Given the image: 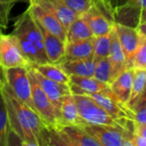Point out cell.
I'll list each match as a JSON object with an SVG mask.
<instances>
[{
  "mask_svg": "<svg viewBox=\"0 0 146 146\" xmlns=\"http://www.w3.org/2000/svg\"><path fill=\"white\" fill-rule=\"evenodd\" d=\"M0 3H16L15 0H0Z\"/></svg>",
  "mask_w": 146,
  "mask_h": 146,
  "instance_id": "obj_31",
  "label": "cell"
},
{
  "mask_svg": "<svg viewBox=\"0 0 146 146\" xmlns=\"http://www.w3.org/2000/svg\"><path fill=\"white\" fill-rule=\"evenodd\" d=\"M73 96L76 103L79 114L86 123L112 126L126 131L133 132V121L115 119L87 95L73 94Z\"/></svg>",
  "mask_w": 146,
  "mask_h": 146,
  "instance_id": "obj_3",
  "label": "cell"
},
{
  "mask_svg": "<svg viewBox=\"0 0 146 146\" xmlns=\"http://www.w3.org/2000/svg\"><path fill=\"white\" fill-rule=\"evenodd\" d=\"M30 68L33 72V76L38 81V85L42 88V90L47 95V97L51 101L53 105L56 108V110L60 112V108H61V104H62L63 98L66 95H68L71 93L70 86L68 84L59 83V82L49 80L44 77L39 73H38L33 68L30 67Z\"/></svg>",
  "mask_w": 146,
  "mask_h": 146,
  "instance_id": "obj_13",
  "label": "cell"
},
{
  "mask_svg": "<svg viewBox=\"0 0 146 146\" xmlns=\"http://www.w3.org/2000/svg\"><path fill=\"white\" fill-rule=\"evenodd\" d=\"M94 36L90 27H88L84 18L80 15L73 21L66 32V43L80 39L90 38Z\"/></svg>",
  "mask_w": 146,
  "mask_h": 146,
  "instance_id": "obj_22",
  "label": "cell"
},
{
  "mask_svg": "<svg viewBox=\"0 0 146 146\" xmlns=\"http://www.w3.org/2000/svg\"><path fill=\"white\" fill-rule=\"evenodd\" d=\"M28 75L31 82L32 99L37 114L50 129H55L62 125L61 113L42 90L30 68H28Z\"/></svg>",
  "mask_w": 146,
  "mask_h": 146,
  "instance_id": "obj_5",
  "label": "cell"
},
{
  "mask_svg": "<svg viewBox=\"0 0 146 146\" xmlns=\"http://www.w3.org/2000/svg\"><path fill=\"white\" fill-rule=\"evenodd\" d=\"M110 33L94 37L93 41V60L95 62L102 59L106 58L109 56L110 52Z\"/></svg>",
  "mask_w": 146,
  "mask_h": 146,
  "instance_id": "obj_27",
  "label": "cell"
},
{
  "mask_svg": "<svg viewBox=\"0 0 146 146\" xmlns=\"http://www.w3.org/2000/svg\"><path fill=\"white\" fill-rule=\"evenodd\" d=\"M50 145L100 146L82 127L61 125L50 129Z\"/></svg>",
  "mask_w": 146,
  "mask_h": 146,
  "instance_id": "obj_8",
  "label": "cell"
},
{
  "mask_svg": "<svg viewBox=\"0 0 146 146\" xmlns=\"http://www.w3.org/2000/svg\"><path fill=\"white\" fill-rule=\"evenodd\" d=\"M27 9L48 32L60 38L63 43H66V32L61 22L51 12L32 1H29Z\"/></svg>",
  "mask_w": 146,
  "mask_h": 146,
  "instance_id": "obj_12",
  "label": "cell"
},
{
  "mask_svg": "<svg viewBox=\"0 0 146 146\" xmlns=\"http://www.w3.org/2000/svg\"><path fill=\"white\" fill-rule=\"evenodd\" d=\"M146 69L134 68L133 69V86L130 93V97L127 105L132 109L133 104L139 100V98L145 92Z\"/></svg>",
  "mask_w": 146,
  "mask_h": 146,
  "instance_id": "obj_25",
  "label": "cell"
},
{
  "mask_svg": "<svg viewBox=\"0 0 146 146\" xmlns=\"http://www.w3.org/2000/svg\"><path fill=\"white\" fill-rule=\"evenodd\" d=\"M84 130L100 146H133V133L112 126L85 124Z\"/></svg>",
  "mask_w": 146,
  "mask_h": 146,
  "instance_id": "obj_6",
  "label": "cell"
},
{
  "mask_svg": "<svg viewBox=\"0 0 146 146\" xmlns=\"http://www.w3.org/2000/svg\"><path fill=\"white\" fill-rule=\"evenodd\" d=\"M110 46L108 60L111 65L114 77L115 78L121 71H122L125 68H127V63H126L123 50L121 49L116 32L114 27L110 33Z\"/></svg>",
  "mask_w": 146,
  "mask_h": 146,
  "instance_id": "obj_21",
  "label": "cell"
},
{
  "mask_svg": "<svg viewBox=\"0 0 146 146\" xmlns=\"http://www.w3.org/2000/svg\"><path fill=\"white\" fill-rule=\"evenodd\" d=\"M67 7L77 15H82L90 7L92 0H61Z\"/></svg>",
  "mask_w": 146,
  "mask_h": 146,
  "instance_id": "obj_29",
  "label": "cell"
},
{
  "mask_svg": "<svg viewBox=\"0 0 146 146\" xmlns=\"http://www.w3.org/2000/svg\"><path fill=\"white\" fill-rule=\"evenodd\" d=\"M70 89L72 94H92L104 91L109 85L101 82L94 77L70 75Z\"/></svg>",
  "mask_w": 146,
  "mask_h": 146,
  "instance_id": "obj_17",
  "label": "cell"
},
{
  "mask_svg": "<svg viewBox=\"0 0 146 146\" xmlns=\"http://www.w3.org/2000/svg\"><path fill=\"white\" fill-rule=\"evenodd\" d=\"M60 113L62 125L83 127L86 124L79 114L78 108L72 93L66 95L63 98L60 108Z\"/></svg>",
  "mask_w": 146,
  "mask_h": 146,
  "instance_id": "obj_20",
  "label": "cell"
},
{
  "mask_svg": "<svg viewBox=\"0 0 146 146\" xmlns=\"http://www.w3.org/2000/svg\"><path fill=\"white\" fill-rule=\"evenodd\" d=\"M11 33L16 38L31 66L50 62L45 54L40 29L28 9L16 18Z\"/></svg>",
  "mask_w": 146,
  "mask_h": 146,
  "instance_id": "obj_2",
  "label": "cell"
},
{
  "mask_svg": "<svg viewBox=\"0 0 146 146\" xmlns=\"http://www.w3.org/2000/svg\"><path fill=\"white\" fill-rule=\"evenodd\" d=\"M68 76H86L93 77L95 69V61L93 57L87 59L62 60L57 64Z\"/></svg>",
  "mask_w": 146,
  "mask_h": 146,
  "instance_id": "obj_19",
  "label": "cell"
},
{
  "mask_svg": "<svg viewBox=\"0 0 146 146\" xmlns=\"http://www.w3.org/2000/svg\"><path fill=\"white\" fill-rule=\"evenodd\" d=\"M98 104H99L105 111L117 120L134 121L133 111L125 104L121 103L108 87L99 92L88 94Z\"/></svg>",
  "mask_w": 146,
  "mask_h": 146,
  "instance_id": "obj_10",
  "label": "cell"
},
{
  "mask_svg": "<svg viewBox=\"0 0 146 146\" xmlns=\"http://www.w3.org/2000/svg\"><path fill=\"white\" fill-rule=\"evenodd\" d=\"M112 7L115 23L137 27L146 15L145 0H106Z\"/></svg>",
  "mask_w": 146,
  "mask_h": 146,
  "instance_id": "obj_7",
  "label": "cell"
},
{
  "mask_svg": "<svg viewBox=\"0 0 146 146\" xmlns=\"http://www.w3.org/2000/svg\"><path fill=\"white\" fill-rule=\"evenodd\" d=\"M15 139L17 140V139L15 137V135L13 134L10 129L6 105L0 93V146L11 145H13L12 140ZM17 142L20 145L18 140ZM15 144L17 145L15 140Z\"/></svg>",
  "mask_w": 146,
  "mask_h": 146,
  "instance_id": "obj_24",
  "label": "cell"
},
{
  "mask_svg": "<svg viewBox=\"0 0 146 146\" xmlns=\"http://www.w3.org/2000/svg\"><path fill=\"white\" fill-rule=\"evenodd\" d=\"M93 77L98 80L106 83L108 85L115 79L113 70L108 60V57L102 58L95 62V69H94Z\"/></svg>",
  "mask_w": 146,
  "mask_h": 146,
  "instance_id": "obj_26",
  "label": "cell"
},
{
  "mask_svg": "<svg viewBox=\"0 0 146 146\" xmlns=\"http://www.w3.org/2000/svg\"><path fill=\"white\" fill-rule=\"evenodd\" d=\"M129 68L146 69V39H143L135 53L133 54L129 64Z\"/></svg>",
  "mask_w": 146,
  "mask_h": 146,
  "instance_id": "obj_28",
  "label": "cell"
},
{
  "mask_svg": "<svg viewBox=\"0 0 146 146\" xmlns=\"http://www.w3.org/2000/svg\"><path fill=\"white\" fill-rule=\"evenodd\" d=\"M80 15L94 37L110 33L115 25L113 9L106 0H92L88 9Z\"/></svg>",
  "mask_w": 146,
  "mask_h": 146,
  "instance_id": "obj_4",
  "label": "cell"
},
{
  "mask_svg": "<svg viewBox=\"0 0 146 146\" xmlns=\"http://www.w3.org/2000/svg\"><path fill=\"white\" fill-rule=\"evenodd\" d=\"M0 93L6 105L10 129L20 145H50V129L39 115L20 103L1 83Z\"/></svg>",
  "mask_w": 146,
  "mask_h": 146,
  "instance_id": "obj_1",
  "label": "cell"
},
{
  "mask_svg": "<svg viewBox=\"0 0 146 146\" xmlns=\"http://www.w3.org/2000/svg\"><path fill=\"white\" fill-rule=\"evenodd\" d=\"M0 67L30 68L31 63L22 52L16 38L12 34L0 33Z\"/></svg>",
  "mask_w": 146,
  "mask_h": 146,
  "instance_id": "obj_9",
  "label": "cell"
},
{
  "mask_svg": "<svg viewBox=\"0 0 146 146\" xmlns=\"http://www.w3.org/2000/svg\"><path fill=\"white\" fill-rule=\"evenodd\" d=\"M34 70L42 74L44 77L63 84H70V77L57 65L53 63H44V64H37L32 65Z\"/></svg>",
  "mask_w": 146,
  "mask_h": 146,
  "instance_id": "obj_23",
  "label": "cell"
},
{
  "mask_svg": "<svg viewBox=\"0 0 146 146\" xmlns=\"http://www.w3.org/2000/svg\"><path fill=\"white\" fill-rule=\"evenodd\" d=\"M15 3H0V33H3L7 28L9 16Z\"/></svg>",
  "mask_w": 146,
  "mask_h": 146,
  "instance_id": "obj_30",
  "label": "cell"
},
{
  "mask_svg": "<svg viewBox=\"0 0 146 146\" xmlns=\"http://www.w3.org/2000/svg\"><path fill=\"white\" fill-rule=\"evenodd\" d=\"M114 28L116 32L120 44L124 53L127 67L129 68L130 62L140 42L146 38H142L135 27L126 26L120 23H115Z\"/></svg>",
  "mask_w": 146,
  "mask_h": 146,
  "instance_id": "obj_11",
  "label": "cell"
},
{
  "mask_svg": "<svg viewBox=\"0 0 146 146\" xmlns=\"http://www.w3.org/2000/svg\"><path fill=\"white\" fill-rule=\"evenodd\" d=\"M94 37L86 39H80L65 44V51L62 60L87 59L93 55Z\"/></svg>",
  "mask_w": 146,
  "mask_h": 146,
  "instance_id": "obj_18",
  "label": "cell"
},
{
  "mask_svg": "<svg viewBox=\"0 0 146 146\" xmlns=\"http://www.w3.org/2000/svg\"><path fill=\"white\" fill-rule=\"evenodd\" d=\"M34 20L40 29L45 54L49 62L53 64H58L64 56L65 43H63L60 38L56 37L51 33L48 32L35 18Z\"/></svg>",
  "mask_w": 146,
  "mask_h": 146,
  "instance_id": "obj_14",
  "label": "cell"
},
{
  "mask_svg": "<svg viewBox=\"0 0 146 146\" xmlns=\"http://www.w3.org/2000/svg\"><path fill=\"white\" fill-rule=\"evenodd\" d=\"M133 80V68H125L109 84L113 94L123 104H127L130 97Z\"/></svg>",
  "mask_w": 146,
  "mask_h": 146,
  "instance_id": "obj_15",
  "label": "cell"
},
{
  "mask_svg": "<svg viewBox=\"0 0 146 146\" xmlns=\"http://www.w3.org/2000/svg\"><path fill=\"white\" fill-rule=\"evenodd\" d=\"M15 2H18V1H27V0H15Z\"/></svg>",
  "mask_w": 146,
  "mask_h": 146,
  "instance_id": "obj_32",
  "label": "cell"
},
{
  "mask_svg": "<svg viewBox=\"0 0 146 146\" xmlns=\"http://www.w3.org/2000/svg\"><path fill=\"white\" fill-rule=\"evenodd\" d=\"M32 1L51 12L61 22L65 32H67L68 27L73 21L79 15L67 7L61 0H27Z\"/></svg>",
  "mask_w": 146,
  "mask_h": 146,
  "instance_id": "obj_16",
  "label": "cell"
}]
</instances>
